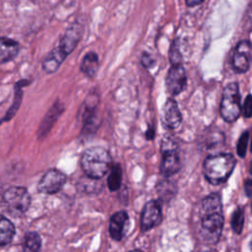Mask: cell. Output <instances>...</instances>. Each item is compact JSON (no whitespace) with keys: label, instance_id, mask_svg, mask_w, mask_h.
<instances>
[{"label":"cell","instance_id":"cell-1","mask_svg":"<svg viewBox=\"0 0 252 252\" xmlns=\"http://www.w3.org/2000/svg\"><path fill=\"white\" fill-rule=\"evenodd\" d=\"M223 227V216L220 196L212 193L205 197L201 204V220L199 235L206 245L219 242Z\"/></svg>","mask_w":252,"mask_h":252},{"label":"cell","instance_id":"cell-2","mask_svg":"<svg viewBox=\"0 0 252 252\" xmlns=\"http://www.w3.org/2000/svg\"><path fill=\"white\" fill-rule=\"evenodd\" d=\"M236 159L231 154H218L209 156L203 163V173L207 181L219 185L227 180L232 173Z\"/></svg>","mask_w":252,"mask_h":252},{"label":"cell","instance_id":"cell-3","mask_svg":"<svg viewBox=\"0 0 252 252\" xmlns=\"http://www.w3.org/2000/svg\"><path fill=\"white\" fill-rule=\"evenodd\" d=\"M111 164V157L102 147H91L84 152L81 158V167L84 173L94 179L102 178L110 170Z\"/></svg>","mask_w":252,"mask_h":252},{"label":"cell","instance_id":"cell-4","mask_svg":"<svg viewBox=\"0 0 252 252\" xmlns=\"http://www.w3.org/2000/svg\"><path fill=\"white\" fill-rule=\"evenodd\" d=\"M31 205V196L25 187H9L2 196V207L12 218L22 217Z\"/></svg>","mask_w":252,"mask_h":252},{"label":"cell","instance_id":"cell-5","mask_svg":"<svg viewBox=\"0 0 252 252\" xmlns=\"http://www.w3.org/2000/svg\"><path fill=\"white\" fill-rule=\"evenodd\" d=\"M160 153V173L165 177L177 173L181 168L180 150L177 141L169 136L164 137L161 141Z\"/></svg>","mask_w":252,"mask_h":252},{"label":"cell","instance_id":"cell-6","mask_svg":"<svg viewBox=\"0 0 252 252\" xmlns=\"http://www.w3.org/2000/svg\"><path fill=\"white\" fill-rule=\"evenodd\" d=\"M83 29L79 24H73L71 27H69L65 33L63 34L62 38L59 41V44L53 48L49 53L48 57L56 64L61 65L65 58L75 49L77 46L81 34H82Z\"/></svg>","mask_w":252,"mask_h":252},{"label":"cell","instance_id":"cell-7","mask_svg":"<svg viewBox=\"0 0 252 252\" xmlns=\"http://www.w3.org/2000/svg\"><path fill=\"white\" fill-rule=\"evenodd\" d=\"M241 111L239 88L236 83H229L223 89L220 100V113L226 122L235 121Z\"/></svg>","mask_w":252,"mask_h":252},{"label":"cell","instance_id":"cell-8","mask_svg":"<svg viewBox=\"0 0 252 252\" xmlns=\"http://www.w3.org/2000/svg\"><path fill=\"white\" fill-rule=\"evenodd\" d=\"M66 181V175L56 169L47 170L37 184V191L42 194H55L63 187Z\"/></svg>","mask_w":252,"mask_h":252},{"label":"cell","instance_id":"cell-9","mask_svg":"<svg viewBox=\"0 0 252 252\" xmlns=\"http://www.w3.org/2000/svg\"><path fill=\"white\" fill-rule=\"evenodd\" d=\"M187 74L182 64H173L169 68L165 77L167 92L172 95H177L186 87Z\"/></svg>","mask_w":252,"mask_h":252},{"label":"cell","instance_id":"cell-10","mask_svg":"<svg viewBox=\"0 0 252 252\" xmlns=\"http://www.w3.org/2000/svg\"><path fill=\"white\" fill-rule=\"evenodd\" d=\"M162 219L159 201L151 200L146 203L141 213V229L148 231L158 225Z\"/></svg>","mask_w":252,"mask_h":252},{"label":"cell","instance_id":"cell-11","mask_svg":"<svg viewBox=\"0 0 252 252\" xmlns=\"http://www.w3.org/2000/svg\"><path fill=\"white\" fill-rule=\"evenodd\" d=\"M252 61V44L248 40L240 41L232 55V67L238 73L246 72Z\"/></svg>","mask_w":252,"mask_h":252},{"label":"cell","instance_id":"cell-12","mask_svg":"<svg viewBox=\"0 0 252 252\" xmlns=\"http://www.w3.org/2000/svg\"><path fill=\"white\" fill-rule=\"evenodd\" d=\"M182 121V115L177 102L173 98H167L163 106V123L167 129H176Z\"/></svg>","mask_w":252,"mask_h":252},{"label":"cell","instance_id":"cell-13","mask_svg":"<svg viewBox=\"0 0 252 252\" xmlns=\"http://www.w3.org/2000/svg\"><path fill=\"white\" fill-rule=\"evenodd\" d=\"M129 220L126 211H118L114 213L109 220V234L112 239L119 241L125 235V226Z\"/></svg>","mask_w":252,"mask_h":252},{"label":"cell","instance_id":"cell-14","mask_svg":"<svg viewBox=\"0 0 252 252\" xmlns=\"http://www.w3.org/2000/svg\"><path fill=\"white\" fill-rule=\"evenodd\" d=\"M63 106L58 101L53 104V106L48 110L46 115L44 116L39 129H38V137H42L46 135V133L49 132L50 128L54 124V122L57 120V117L60 115V113L63 111Z\"/></svg>","mask_w":252,"mask_h":252},{"label":"cell","instance_id":"cell-15","mask_svg":"<svg viewBox=\"0 0 252 252\" xmlns=\"http://www.w3.org/2000/svg\"><path fill=\"white\" fill-rule=\"evenodd\" d=\"M20 45L19 43L11 38L2 37L1 38V63H6L13 60L19 53Z\"/></svg>","mask_w":252,"mask_h":252},{"label":"cell","instance_id":"cell-16","mask_svg":"<svg viewBox=\"0 0 252 252\" xmlns=\"http://www.w3.org/2000/svg\"><path fill=\"white\" fill-rule=\"evenodd\" d=\"M80 69L88 78L93 79L96 75L98 69V57L96 53L93 51L88 52L82 60Z\"/></svg>","mask_w":252,"mask_h":252},{"label":"cell","instance_id":"cell-17","mask_svg":"<svg viewBox=\"0 0 252 252\" xmlns=\"http://www.w3.org/2000/svg\"><path fill=\"white\" fill-rule=\"evenodd\" d=\"M15 233L16 229L13 222L2 215L0 220V245L6 246L10 244L14 238Z\"/></svg>","mask_w":252,"mask_h":252},{"label":"cell","instance_id":"cell-18","mask_svg":"<svg viewBox=\"0 0 252 252\" xmlns=\"http://www.w3.org/2000/svg\"><path fill=\"white\" fill-rule=\"evenodd\" d=\"M122 182V168L120 164H114L110 168V173L107 178V186L111 192L117 191Z\"/></svg>","mask_w":252,"mask_h":252},{"label":"cell","instance_id":"cell-19","mask_svg":"<svg viewBox=\"0 0 252 252\" xmlns=\"http://www.w3.org/2000/svg\"><path fill=\"white\" fill-rule=\"evenodd\" d=\"M41 248V238L40 235L35 231H29L25 235L23 250L35 252Z\"/></svg>","mask_w":252,"mask_h":252},{"label":"cell","instance_id":"cell-20","mask_svg":"<svg viewBox=\"0 0 252 252\" xmlns=\"http://www.w3.org/2000/svg\"><path fill=\"white\" fill-rule=\"evenodd\" d=\"M21 82L17 83V85H15V95H14V101H13V104L12 106L9 108V110L7 111L6 115L4 116L3 118V121H7V120H10L16 113L17 109L19 108L20 104H21V101H22V96H23V93H22V89H21V86H20Z\"/></svg>","mask_w":252,"mask_h":252},{"label":"cell","instance_id":"cell-21","mask_svg":"<svg viewBox=\"0 0 252 252\" xmlns=\"http://www.w3.org/2000/svg\"><path fill=\"white\" fill-rule=\"evenodd\" d=\"M243 224H244V214H243V211L238 208L234 211L232 215L231 227L236 234H240L242 232Z\"/></svg>","mask_w":252,"mask_h":252},{"label":"cell","instance_id":"cell-22","mask_svg":"<svg viewBox=\"0 0 252 252\" xmlns=\"http://www.w3.org/2000/svg\"><path fill=\"white\" fill-rule=\"evenodd\" d=\"M169 60L171 65L173 64H182V56L177 44V40H174L171 44L169 50Z\"/></svg>","mask_w":252,"mask_h":252},{"label":"cell","instance_id":"cell-23","mask_svg":"<svg viewBox=\"0 0 252 252\" xmlns=\"http://www.w3.org/2000/svg\"><path fill=\"white\" fill-rule=\"evenodd\" d=\"M248 140H249V133L247 131H245L242 133V135L240 136L238 143H237V155L240 158H244L246 156Z\"/></svg>","mask_w":252,"mask_h":252},{"label":"cell","instance_id":"cell-24","mask_svg":"<svg viewBox=\"0 0 252 252\" xmlns=\"http://www.w3.org/2000/svg\"><path fill=\"white\" fill-rule=\"evenodd\" d=\"M243 28L245 31L249 32L252 30V4L249 5L247 8L244 18H243Z\"/></svg>","mask_w":252,"mask_h":252},{"label":"cell","instance_id":"cell-25","mask_svg":"<svg viewBox=\"0 0 252 252\" xmlns=\"http://www.w3.org/2000/svg\"><path fill=\"white\" fill-rule=\"evenodd\" d=\"M155 63H156L155 58H154L150 53H148V52H143V54H142V56H141V64H142L145 68L149 69V68L153 67V66L155 65Z\"/></svg>","mask_w":252,"mask_h":252},{"label":"cell","instance_id":"cell-26","mask_svg":"<svg viewBox=\"0 0 252 252\" xmlns=\"http://www.w3.org/2000/svg\"><path fill=\"white\" fill-rule=\"evenodd\" d=\"M243 112L245 117L252 116V95L251 94H248L245 98L244 105H243Z\"/></svg>","mask_w":252,"mask_h":252},{"label":"cell","instance_id":"cell-27","mask_svg":"<svg viewBox=\"0 0 252 252\" xmlns=\"http://www.w3.org/2000/svg\"><path fill=\"white\" fill-rule=\"evenodd\" d=\"M245 193L248 197H252V179H247L244 184Z\"/></svg>","mask_w":252,"mask_h":252},{"label":"cell","instance_id":"cell-28","mask_svg":"<svg viewBox=\"0 0 252 252\" xmlns=\"http://www.w3.org/2000/svg\"><path fill=\"white\" fill-rule=\"evenodd\" d=\"M204 0H186V4L188 6H196V5H199L203 2Z\"/></svg>","mask_w":252,"mask_h":252},{"label":"cell","instance_id":"cell-29","mask_svg":"<svg viewBox=\"0 0 252 252\" xmlns=\"http://www.w3.org/2000/svg\"><path fill=\"white\" fill-rule=\"evenodd\" d=\"M154 136H155V131H154V129L149 128L148 131H147V133H146L147 139H148V140H152V139L154 138Z\"/></svg>","mask_w":252,"mask_h":252},{"label":"cell","instance_id":"cell-30","mask_svg":"<svg viewBox=\"0 0 252 252\" xmlns=\"http://www.w3.org/2000/svg\"><path fill=\"white\" fill-rule=\"evenodd\" d=\"M249 172H250V174L252 175V161H251L250 164H249Z\"/></svg>","mask_w":252,"mask_h":252},{"label":"cell","instance_id":"cell-31","mask_svg":"<svg viewBox=\"0 0 252 252\" xmlns=\"http://www.w3.org/2000/svg\"><path fill=\"white\" fill-rule=\"evenodd\" d=\"M250 250L252 251V240H251V242H250Z\"/></svg>","mask_w":252,"mask_h":252},{"label":"cell","instance_id":"cell-32","mask_svg":"<svg viewBox=\"0 0 252 252\" xmlns=\"http://www.w3.org/2000/svg\"><path fill=\"white\" fill-rule=\"evenodd\" d=\"M250 149H251V152H252V139H251V147H250Z\"/></svg>","mask_w":252,"mask_h":252},{"label":"cell","instance_id":"cell-33","mask_svg":"<svg viewBox=\"0 0 252 252\" xmlns=\"http://www.w3.org/2000/svg\"><path fill=\"white\" fill-rule=\"evenodd\" d=\"M251 211H252V205H251Z\"/></svg>","mask_w":252,"mask_h":252}]
</instances>
